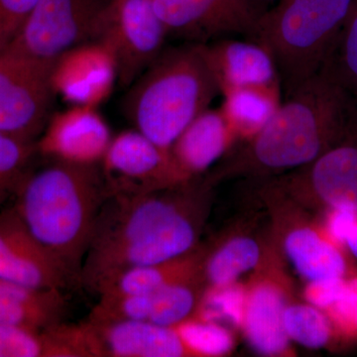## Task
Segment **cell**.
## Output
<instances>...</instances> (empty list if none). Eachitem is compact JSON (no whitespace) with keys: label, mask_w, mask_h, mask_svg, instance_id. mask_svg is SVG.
<instances>
[{"label":"cell","mask_w":357,"mask_h":357,"mask_svg":"<svg viewBox=\"0 0 357 357\" xmlns=\"http://www.w3.org/2000/svg\"><path fill=\"white\" fill-rule=\"evenodd\" d=\"M168 189L107 196L79 283L96 294L126 270L169 261L192 250L197 227L189 199L185 192L171 196Z\"/></svg>","instance_id":"6da1fadb"},{"label":"cell","mask_w":357,"mask_h":357,"mask_svg":"<svg viewBox=\"0 0 357 357\" xmlns=\"http://www.w3.org/2000/svg\"><path fill=\"white\" fill-rule=\"evenodd\" d=\"M357 126V107L347 91L321 69L280 103L250 138L241 165L259 170L312 163Z\"/></svg>","instance_id":"7a4b0ae2"},{"label":"cell","mask_w":357,"mask_h":357,"mask_svg":"<svg viewBox=\"0 0 357 357\" xmlns=\"http://www.w3.org/2000/svg\"><path fill=\"white\" fill-rule=\"evenodd\" d=\"M107 196L100 165L53 161L38 172L26 175L13 208L33 236L79 279Z\"/></svg>","instance_id":"3957f363"},{"label":"cell","mask_w":357,"mask_h":357,"mask_svg":"<svg viewBox=\"0 0 357 357\" xmlns=\"http://www.w3.org/2000/svg\"><path fill=\"white\" fill-rule=\"evenodd\" d=\"M129 86L126 116L136 130L166 150L222 96L203 44L166 47Z\"/></svg>","instance_id":"277c9868"},{"label":"cell","mask_w":357,"mask_h":357,"mask_svg":"<svg viewBox=\"0 0 357 357\" xmlns=\"http://www.w3.org/2000/svg\"><path fill=\"white\" fill-rule=\"evenodd\" d=\"M352 0H279L265 10L248 40L273 56L284 98L325 65Z\"/></svg>","instance_id":"5b68a950"},{"label":"cell","mask_w":357,"mask_h":357,"mask_svg":"<svg viewBox=\"0 0 357 357\" xmlns=\"http://www.w3.org/2000/svg\"><path fill=\"white\" fill-rule=\"evenodd\" d=\"M168 33L151 0H107L93 39L114 55L117 81L129 86L166 48Z\"/></svg>","instance_id":"8992f818"},{"label":"cell","mask_w":357,"mask_h":357,"mask_svg":"<svg viewBox=\"0 0 357 357\" xmlns=\"http://www.w3.org/2000/svg\"><path fill=\"white\" fill-rule=\"evenodd\" d=\"M107 0H39L6 50L53 65L66 52L93 41Z\"/></svg>","instance_id":"52a82bcc"},{"label":"cell","mask_w":357,"mask_h":357,"mask_svg":"<svg viewBox=\"0 0 357 357\" xmlns=\"http://www.w3.org/2000/svg\"><path fill=\"white\" fill-rule=\"evenodd\" d=\"M100 167L109 195L158 191L189 181L178 170L170 150L136 129L112 137Z\"/></svg>","instance_id":"ba28073f"},{"label":"cell","mask_w":357,"mask_h":357,"mask_svg":"<svg viewBox=\"0 0 357 357\" xmlns=\"http://www.w3.org/2000/svg\"><path fill=\"white\" fill-rule=\"evenodd\" d=\"M168 37L184 43L208 44L255 31L265 10L253 0H151Z\"/></svg>","instance_id":"9c48e42d"},{"label":"cell","mask_w":357,"mask_h":357,"mask_svg":"<svg viewBox=\"0 0 357 357\" xmlns=\"http://www.w3.org/2000/svg\"><path fill=\"white\" fill-rule=\"evenodd\" d=\"M0 277L34 290L63 291L76 275L40 243L15 208L0 213Z\"/></svg>","instance_id":"30bf717a"},{"label":"cell","mask_w":357,"mask_h":357,"mask_svg":"<svg viewBox=\"0 0 357 357\" xmlns=\"http://www.w3.org/2000/svg\"><path fill=\"white\" fill-rule=\"evenodd\" d=\"M84 357L190 356L174 326L139 321H86L76 325Z\"/></svg>","instance_id":"8fae6325"},{"label":"cell","mask_w":357,"mask_h":357,"mask_svg":"<svg viewBox=\"0 0 357 357\" xmlns=\"http://www.w3.org/2000/svg\"><path fill=\"white\" fill-rule=\"evenodd\" d=\"M112 140L107 121L96 107L70 105L69 109L51 115L35 142L36 153L79 166H96Z\"/></svg>","instance_id":"7c38bea8"},{"label":"cell","mask_w":357,"mask_h":357,"mask_svg":"<svg viewBox=\"0 0 357 357\" xmlns=\"http://www.w3.org/2000/svg\"><path fill=\"white\" fill-rule=\"evenodd\" d=\"M49 79L54 95L70 105L96 107L114 89L116 63L105 45L93 40L60 56L52 65Z\"/></svg>","instance_id":"4fadbf2b"},{"label":"cell","mask_w":357,"mask_h":357,"mask_svg":"<svg viewBox=\"0 0 357 357\" xmlns=\"http://www.w3.org/2000/svg\"><path fill=\"white\" fill-rule=\"evenodd\" d=\"M204 47L222 96L241 88L282 91L276 62L263 45L248 39L223 38Z\"/></svg>","instance_id":"5bb4252c"},{"label":"cell","mask_w":357,"mask_h":357,"mask_svg":"<svg viewBox=\"0 0 357 357\" xmlns=\"http://www.w3.org/2000/svg\"><path fill=\"white\" fill-rule=\"evenodd\" d=\"M192 282H178L155 292L98 297L88 319L96 321H139L174 326L189 318L196 306Z\"/></svg>","instance_id":"9a60e30c"},{"label":"cell","mask_w":357,"mask_h":357,"mask_svg":"<svg viewBox=\"0 0 357 357\" xmlns=\"http://www.w3.org/2000/svg\"><path fill=\"white\" fill-rule=\"evenodd\" d=\"M52 66H40L21 77L0 98V133L35 143L49 121Z\"/></svg>","instance_id":"2e32d148"},{"label":"cell","mask_w":357,"mask_h":357,"mask_svg":"<svg viewBox=\"0 0 357 357\" xmlns=\"http://www.w3.org/2000/svg\"><path fill=\"white\" fill-rule=\"evenodd\" d=\"M307 166L305 181L319 201L331 211L357 213V126Z\"/></svg>","instance_id":"e0dca14e"},{"label":"cell","mask_w":357,"mask_h":357,"mask_svg":"<svg viewBox=\"0 0 357 357\" xmlns=\"http://www.w3.org/2000/svg\"><path fill=\"white\" fill-rule=\"evenodd\" d=\"M236 137L220 107H208L178 135L170 153L178 170L190 180L218 161Z\"/></svg>","instance_id":"ac0fdd59"},{"label":"cell","mask_w":357,"mask_h":357,"mask_svg":"<svg viewBox=\"0 0 357 357\" xmlns=\"http://www.w3.org/2000/svg\"><path fill=\"white\" fill-rule=\"evenodd\" d=\"M283 294L271 284H260L248 294L243 326L251 345L264 354H279L288 347L284 326Z\"/></svg>","instance_id":"d6986e66"},{"label":"cell","mask_w":357,"mask_h":357,"mask_svg":"<svg viewBox=\"0 0 357 357\" xmlns=\"http://www.w3.org/2000/svg\"><path fill=\"white\" fill-rule=\"evenodd\" d=\"M63 291L34 290L0 277V323L45 330L62 323Z\"/></svg>","instance_id":"ffe728a7"},{"label":"cell","mask_w":357,"mask_h":357,"mask_svg":"<svg viewBox=\"0 0 357 357\" xmlns=\"http://www.w3.org/2000/svg\"><path fill=\"white\" fill-rule=\"evenodd\" d=\"M342 244L310 229L295 230L286 238V252L297 271L309 281L349 279L352 273Z\"/></svg>","instance_id":"44dd1931"},{"label":"cell","mask_w":357,"mask_h":357,"mask_svg":"<svg viewBox=\"0 0 357 357\" xmlns=\"http://www.w3.org/2000/svg\"><path fill=\"white\" fill-rule=\"evenodd\" d=\"M197 269L196 257L187 253L159 264L126 270L107 282L96 294L98 297H119L155 292L170 284L194 281Z\"/></svg>","instance_id":"7402d4cb"},{"label":"cell","mask_w":357,"mask_h":357,"mask_svg":"<svg viewBox=\"0 0 357 357\" xmlns=\"http://www.w3.org/2000/svg\"><path fill=\"white\" fill-rule=\"evenodd\" d=\"M282 91L263 88H241L223 93L220 109L236 137L250 139L261 130L282 102Z\"/></svg>","instance_id":"603a6c76"},{"label":"cell","mask_w":357,"mask_h":357,"mask_svg":"<svg viewBox=\"0 0 357 357\" xmlns=\"http://www.w3.org/2000/svg\"><path fill=\"white\" fill-rule=\"evenodd\" d=\"M0 357H79L70 344L64 323L35 330L0 323Z\"/></svg>","instance_id":"cb8c5ba5"},{"label":"cell","mask_w":357,"mask_h":357,"mask_svg":"<svg viewBox=\"0 0 357 357\" xmlns=\"http://www.w3.org/2000/svg\"><path fill=\"white\" fill-rule=\"evenodd\" d=\"M321 69L347 91L357 107V0H352L347 20Z\"/></svg>","instance_id":"d4e9b609"},{"label":"cell","mask_w":357,"mask_h":357,"mask_svg":"<svg viewBox=\"0 0 357 357\" xmlns=\"http://www.w3.org/2000/svg\"><path fill=\"white\" fill-rule=\"evenodd\" d=\"M284 326L289 338L310 349L326 347L338 333L328 314L312 305L286 307Z\"/></svg>","instance_id":"484cf974"},{"label":"cell","mask_w":357,"mask_h":357,"mask_svg":"<svg viewBox=\"0 0 357 357\" xmlns=\"http://www.w3.org/2000/svg\"><path fill=\"white\" fill-rule=\"evenodd\" d=\"M258 260L259 248L255 241L239 237L225 244L211 258L206 274L213 285H227L255 267Z\"/></svg>","instance_id":"4316f807"},{"label":"cell","mask_w":357,"mask_h":357,"mask_svg":"<svg viewBox=\"0 0 357 357\" xmlns=\"http://www.w3.org/2000/svg\"><path fill=\"white\" fill-rule=\"evenodd\" d=\"M248 294L241 286L230 283L213 285L204 295L199 311V319L220 325L243 326Z\"/></svg>","instance_id":"83f0119b"},{"label":"cell","mask_w":357,"mask_h":357,"mask_svg":"<svg viewBox=\"0 0 357 357\" xmlns=\"http://www.w3.org/2000/svg\"><path fill=\"white\" fill-rule=\"evenodd\" d=\"M174 328L190 356H222L229 352L234 344L229 331L218 324L187 319Z\"/></svg>","instance_id":"f1b7e54d"},{"label":"cell","mask_w":357,"mask_h":357,"mask_svg":"<svg viewBox=\"0 0 357 357\" xmlns=\"http://www.w3.org/2000/svg\"><path fill=\"white\" fill-rule=\"evenodd\" d=\"M34 153L35 143L22 142L0 133V206L15 196Z\"/></svg>","instance_id":"f546056e"},{"label":"cell","mask_w":357,"mask_h":357,"mask_svg":"<svg viewBox=\"0 0 357 357\" xmlns=\"http://www.w3.org/2000/svg\"><path fill=\"white\" fill-rule=\"evenodd\" d=\"M326 312L340 335L357 337V276L347 279L342 295Z\"/></svg>","instance_id":"4dcf8cb0"},{"label":"cell","mask_w":357,"mask_h":357,"mask_svg":"<svg viewBox=\"0 0 357 357\" xmlns=\"http://www.w3.org/2000/svg\"><path fill=\"white\" fill-rule=\"evenodd\" d=\"M39 0H0V54L16 35Z\"/></svg>","instance_id":"1f68e13d"},{"label":"cell","mask_w":357,"mask_h":357,"mask_svg":"<svg viewBox=\"0 0 357 357\" xmlns=\"http://www.w3.org/2000/svg\"><path fill=\"white\" fill-rule=\"evenodd\" d=\"M40 66L51 65L33 62L8 50L2 52L0 54V98L21 77Z\"/></svg>","instance_id":"d6a6232c"},{"label":"cell","mask_w":357,"mask_h":357,"mask_svg":"<svg viewBox=\"0 0 357 357\" xmlns=\"http://www.w3.org/2000/svg\"><path fill=\"white\" fill-rule=\"evenodd\" d=\"M347 279L335 278L310 281L305 295L312 306L326 311L337 302L344 291Z\"/></svg>","instance_id":"836d02e7"},{"label":"cell","mask_w":357,"mask_h":357,"mask_svg":"<svg viewBox=\"0 0 357 357\" xmlns=\"http://www.w3.org/2000/svg\"><path fill=\"white\" fill-rule=\"evenodd\" d=\"M344 244L349 248L352 255L357 258V220L345 236Z\"/></svg>","instance_id":"e575fe53"}]
</instances>
